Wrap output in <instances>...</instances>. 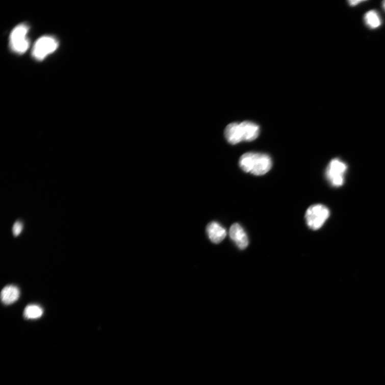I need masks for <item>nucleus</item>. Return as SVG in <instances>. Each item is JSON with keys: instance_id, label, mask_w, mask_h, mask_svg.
I'll return each instance as SVG.
<instances>
[{"instance_id": "6", "label": "nucleus", "mask_w": 385, "mask_h": 385, "mask_svg": "<svg viewBox=\"0 0 385 385\" xmlns=\"http://www.w3.org/2000/svg\"><path fill=\"white\" fill-rule=\"evenodd\" d=\"M58 40L52 36H43L35 44L32 50V56L38 61L43 60L58 48Z\"/></svg>"}, {"instance_id": "1", "label": "nucleus", "mask_w": 385, "mask_h": 385, "mask_svg": "<svg viewBox=\"0 0 385 385\" xmlns=\"http://www.w3.org/2000/svg\"><path fill=\"white\" fill-rule=\"evenodd\" d=\"M260 126L250 121L228 124L225 128L224 135L229 144L236 145L242 141H252L259 136Z\"/></svg>"}, {"instance_id": "2", "label": "nucleus", "mask_w": 385, "mask_h": 385, "mask_svg": "<svg viewBox=\"0 0 385 385\" xmlns=\"http://www.w3.org/2000/svg\"><path fill=\"white\" fill-rule=\"evenodd\" d=\"M239 164L244 171L255 175L266 174L272 166L271 159L267 154L256 152L243 154L240 158Z\"/></svg>"}, {"instance_id": "9", "label": "nucleus", "mask_w": 385, "mask_h": 385, "mask_svg": "<svg viewBox=\"0 0 385 385\" xmlns=\"http://www.w3.org/2000/svg\"><path fill=\"white\" fill-rule=\"evenodd\" d=\"M20 292L18 288L14 285H9L5 287L1 293L2 302L9 305L15 302L19 298Z\"/></svg>"}, {"instance_id": "5", "label": "nucleus", "mask_w": 385, "mask_h": 385, "mask_svg": "<svg viewBox=\"0 0 385 385\" xmlns=\"http://www.w3.org/2000/svg\"><path fill=\"white\" fill-rule=\"evenodd\" d=\"M347 169L346 163L338 159L329 162L326 170V177L330 184L336 188L342 186L345 181Z\"/></svg>"}, {"instance_id": "4", "label": "nucleus", "mask_w": 385, "mask_h": 385, "mask_svg": "<svg viewBox=\"0 0 385 385\" xmlns=\"http://www.w3.org/2000/svg\"><path fill=\"white\" fill-rule=\"evenodd\" d=\"M29 30L25 24L18 25L13 30L10 36V46L13 52L22 54L29 48L30 42L27 38Z\"/></svg>"}, {"instance_id": "8", "label": "nucleus", "mask_w": 385, "mask_h": 385, "mask_svg": "<svg viewBox=\"0 0 385 385\" xmlns=\"http://www.w3.org/2000/svg\"><path fill=\"white\" fill-rule=\"evenodd\" d=\"M207 233L212 243L218 244L225 239L227 233L225 228L218 223L213 222L207 225Z\"/></svg>"}, {"instance_id": "13", "label": "nucleus", "mask_w": 385, "mask_h": 385, "mask_svg": "<svg viewBox=\"0 0 385 385\" xmlns=\"http://www.w3.org/2000/svg\"><path fill=\"white\" fill-rule=\"evenodd\" d=\"M365 2L364 0H355V1H351L350 0V1L348 2V4L351 7H355Z\"/></svg>"}, {"instance_id": "7", "label": "nucleus", "mask_w": 385, "mask_h": 385, "mask_svg": "<svg viewBox=\"0 0 385 385\" xmlns=\"http://www.w3.org/2000/svg\"><path fill=\"white\" fill-rule=\"evenodd\" d=\"M229 235L231 239L240 249H245L249 244L248 238L245 230L238 223L230 226Z\"/></svg>"}, {"instance_id": "11", "label": "nucleus", "mask_w": 385, "mask_h": 385, "mask_svg": "<svg viewBox=\"0 0 385 385\" xmlns=\"http://www.w3.org/2000/svg\"><path fill=\"white\" fill-rule=\"evenodd\" d=\"M43 310L38 305L30 304L28 305L24 310V315L29 320H36L42 316Z\"/></svg>"}, {"instance_id": "12", "label": "nucleus", "mask_w": 385, "mask_h": 385, "mask_svg": "<svg viewBox=\"0 0 385 385\" xmlns=\"http://www.w3.org/2000/svg\"><path fill=\"white\" fill-rule=\"evenodd\" d=\"M23 224L19 221L15 223L13 227V233L15 236H19L23 229Z\"/></svg>"}, {"instance_id": "10", "label": "nucleus", "mask_w": 385, "mask_h": 385, "mask_svg": "<svg viewBox=\"0 0 385 385\" xmlns=\"http://www.w3.org/2000/svg\"><path fill=\"white\" fill-rule=\"evenodd\" d=\"M366 24L370 29L374 30L380 27L382 23V20L378 13L376 10L369 11L364 17Z\"/></svg>"}, {"instance_id": "14", "label": "nucleus", "mask_w": 385, "mask_h": 385, "mask_svg": "<svg viewBox=\"0 0 385 385\" xmlns=\"http://www.w3.org/2000/svg\"><path fill=\"white\" fill-rule=\"evenodd\" d=\"M382 7H383L384 10L385 11V1L383 2V3H382Z\"/></svg>"}, {"instance_id": "3", "label": "nucleus", "mask_w": 385, "mask_h": 385, "mask_svg": "<svg viewBox=\"0 0 385 385\" xmlns=\"http://www.w3.org/2000/svg\"><path fill=\"white\" fill-rule=\"evenodd\" d=\"M330 213L324 205L317 204L307 209L305 218L307 225L313 230L321 228L328 218Z\"/></svg>"}]
</instances>
